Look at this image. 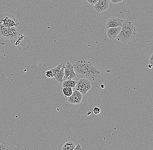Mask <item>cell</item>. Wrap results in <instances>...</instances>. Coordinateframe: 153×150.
<instances>
[{"label":"cell","mask_w":153,"mask_h":150,"mask_svg":"<svg viewBox=\"0 0 153 150\" xmlns=\"http://www.w3.org/2000/svg\"><path fill=\"white\" fill-rule=\"evenodd\" d=\"M74 70L78 75L92 82L100 77L101 74L95 63L86 60L76 61L74 64Z\"/></svg>","instance_id":"6da1fadb"},{"label":"cell","mask_w":153,"mask_h":150,"mask_svg":"<svg viewBox=\"0 0 153 150\" xmlns=\"http://www.w3.org/2000/svg\"><path fill=\"white\" fill-rule=\"evenodd\" d=\"M0 36L4 40H8L12 44L18 46L25 37L18 31L15 26L7 27L0 24Z\"/></svg>","instance_id":"7a4b0ae2"},{"label":"cell","mask_w":153,"mask_h":150,"mask_svg":"<svg viewBox=\"0 0 153 150\" xmlns=\"http://www.w3.org/2000/svg\"><path fill=\"white\" fill-rule=\"evenodd\" d=\"M136 35V29L133 23L128 20H124L121 29L117 36V40L120 42L127 43L134 38Z\"/></svg>","instance_id":"3957f363"},{"label":"cell","mask_w":153,"mask_h":150,"mask_svg":"<svg viewBox=\"0 0 153 150\" xmlns=\"http://www.w3.org/2000/svg\"><path fill=\"white\" fill-rule=\"evenodd\" d=\"M0 24L7 27L19 26V20L12 14L3 13L0 14Z\"/></svg>","instance_id":"277c9868"},{"label":"cell","mask_w":153,"mask_h":150,"mask_svg":"<svg viewBox=\"0 0 153 150\" xmlns=\"http://www.w3.org/2000/svg\"><path fill=\"white\" fill-rule=\"evenodd\" d=\"M76 90L79 91L82 95L86 94L92 88L91 81L85 78H81L76 82Z\"/></svg>","instance_id":"5b68a950"},{"label":"cell","mask_w":153,"mask_h":150,"mask_svg":"<svg viewBox=\"0 0 153 150\" xmlns=\"http://www.w3.org/2000/svg\"><path fill=\"white\" fill-rule=\"evenodd\" d=\"M77 76L74 72V64L67 62L64 68V77L65 79L72 80Z\"/></svg>","instance_id":"8992f818"},{"label":"cell","mask_w":153,"mask_h":150,"mask_svg":"<svg viewBox=\"0 0 153 150\" xmlns=\"http://www.w3.org/2000/svg\"><path fill=\"white\" fill-rule=\"evenodd\" d=\"M83 95L81 92L75 90L71 96L68 97V102L73 104H79L82 101Z\"/></svg>","instance_id":"52a82bcc"},{"label":"cell","mask_w":153,"mask_h":150,"mask_svg":"<svg viewBox=\"0 0 153 150\" xmlns=\"http://www.w3.org/2000/svg\"><path fill=\"white\" fill-rule=\"evenodd\" d=\"M109 7V0H98L94 5V10L98 13L106 11Z\"/></svg>","instance_id":"ba28073f"},{"label":"cell","mask_w":153,"mask_h":150,"mask_svg":"<svg viewBox=\"0 0 153 150\" xmlns=\"http://www.w3.org/2000/svg\"><path fill=\"white\" fill-rule=\"evenodd\" d=\"M123 20L115 17H111L107 20L105 24L107 29L111 27H116L122 26Z\"/></svg>","instance_id":"9c48e42d"},{"label":"cell","mask_w":153,"mask_h":150,"mask_svg":"<svg viewBox=\"0 0 153 150\" xmlns=\"http://www.w3.org/2000/svg\"><path fill=\"white\" fill-rule=\"evenodd\" d=\"M121 29V26L108 28L106 32L107 37L112 40L117 38Z\"/></svg>","instance_id":"30bf717a"},{"label":"cell","mask_w":153,"mask_h":150,"mask_svg":"<svg viewBox=\"0 0 153 150\" xmlns=\"http://www.w3.org/2000/svg\"><path fill=\"white\" fill-rule=\"evenodd\" d=\"M65 64H64L62 68L60 69L59 72L57 73L56 75L54 77V79L58 82L62 83L63 81V78L64 77V68H65Z\"/></svg>","instance_id":"8fae6325"},{"label":"cell","mask_w":153,"mask_h":150,"mask_svg":"<svg viewBox=\"0 0 153 150\" xmlns=\"http://www.w3.org/2000/svg\"><path fill=\"white\" fill-rule=\"evenodd\" d=\"M62 83V87H71L74 88L76 86V81L72 80H66L65 81H63Z\"/></svg>","instance_id":"7c38bea8"},{"label":"cell","mask_w":153,"mask_h":150,"mask_svg":"<svg viewBox=\"0 0 153 150\" xmlns=\"http://www.w3.org/2000/svg\"><path fill=\"white\" fill-rule=\"evenodd\" d=\"M75 145L73 141H68L66 142L62 148V150H74Z\"/></svg>","instance_id":"4fadbf2b"},{"label":"cell","mask_w":153,"mask_h":150,"mask_svg":"<svg viewBox=\"0 0 153 150\" xmlns=\"http://www.w3.org/2000/svg\"><path fill=\"white\" fill-rule=\"evenodd\" d=\"M62 92L65 96V97L71 96L72 94L73 91V88L71 87H65L62 88Z\"/></svg>","instance_id":"5bb4252c"},{"label":"cell","mask_w":153,"mask_h":150,"mask_svg":"<svg viewBox=\"0 0 153 150\" xmlns=\"http://www.w3.org/2000/svg\"><path fill=\"white\" fill-rule=\"evenodd\" d=\"M64 64V63H62L61 64H58L57 67H55V68H52V69H51V70L52 71L53 74V77H54L56 75H57V73H58V72H59L60 69L62 68V66H63V64Z\"/></svg>","instance_id":"9a60e30c"},{"label":"cell","mask_w":153,"mask_h":150,"mask_svg":"<svg viewBox=\"0 0 153 150\" xmlns=\"http://www.w3.org/2000/svg\"><path fill=\"white\" fill-rule=\"evenodd\" d=\"M8 147L9 146L5 142L0 139V150H8Z\"/></svg>","instance_id":"2e32d148"},{"label":"cell","mask_w":153,"mask_h":150,"mask_svg":"<svg viewBox=\"0 0 153 150\" xmlns=\"http://www.w3.org/2000/svg\"><path fill=\"white\" fill-rule=\"evenodd\" d=\"M45 75L48 78H51L53 77V74L52 71L51 70H49L45 72Z\"/></svg>","instance_id":"e0dca14e"},{"label":"cell","mask_w":153,"mask_h":150,"mask_svg":"<svg viewBox=\"0 0 153 150\" xmlns=\"http://www.w3.org/2000/svg\"><path fill=\"white\" fill-rule=\"evenodd\" d=\"M100 111H101V110L99 107H94V108L93 110V112L94 113L95 115H98L100 113Z\"/></svg>","instance_id":"ac0fdd59"},{"label":"cell","mask_w":153,"mask_h":150,"mask_svg":"<svg viewBox=\"0 0 153 150\" xmlns=\"http://www.w3.org/2000/svg\"><path fill=\"white\" fill-rule=\"evenodd\" d=\"M98 0H86L87 2L91 5H95V4L97 2Z\"/></svg>","instance_id":"d6986e66"},{"label":"cell","mask_w":153,"mask_h":150,"mask_svg":"<svg viewBox=\"0 0 153 150\" xmlns=\"http://www.w3.org/2000/svg\"><path fill=\"white\" fill-rule=\"evenodd\" d=\"M4 44V39L2 38L0 36V50L1 49L2 47L3 46Z\"/></svg>","instance_id":"ffe728a7"},{"label":"cell","mask_w":153,"mask_h":150,"mask_svg":"<svg viewBox=\"0 0 153 150\" xmlns=\"http://www.w3.org/2000/svg\"><path fill=\"white\" fill-rule=\"evenodd\" d=\"M153 54H152L149 57V64L153 65Z\"/></svg>","instance_id":"44dd1931"},{"label":"cell","mask_w":153,"mask_h":150,"mask_svg":"<svg viewBox=\"0 0 153 150\" xmlns=\"http://www.w3.org/2000/svg\"><path fill=\"white\" fill-rule=\"evenodd\" d=\"M124 0H111V2L113 4H117L121 2Z\"/></svg>","instance_id":"7402d4cb"},{"label":"cell","mask_w":153,"mask_h":150,"mask_svg":"<svg viewBox=\"0 0 153 150\" xmlns=\"http://www.w3.org/2000/svg\"><path fill=\"white\" fill-rule=\"evenodd\" d=\"M82 149L81 145L80 144H78L76 146H75V148H74V150H81Z\"/></svg>","instance_id":"603a6c76"},{"label":"cell","mask_w":153,"mask_h":150,"mask_svg":"<svg viewBox=\"0 0 153 150\" xmlns=\"http://www.w3.org/2000/svg\"><path fill=\"white\" fill-rule=\"evenodd\" d=\"M100 87H101V88H102V89H104L105 87V85L103 84H101V85H100Z\"/></svg>","instance_id":"cb8c5ba5"},{"label":"cell","mask_w":153,"mask_h":150,"mask_svg":"<svg viewBox=\"0 0 153 150\" xmlns=\"http://www.w3.org/2000/svg\"><path fill=\"white\" fill-rule=\"evenodd\" d=\"M148 68H152V67H153V65H152V64H148Z\"/></svg>","instance_id":"d4e9b609"},{"label":"cell","mask_w":153,"mask_h":150,"mask_svg":"<svg viewBox=\"0 0 153 150\" xmlns=\"http://www.w3.org/2000/svg\"><path fill=\"white\" fill-rule=\"evenodd\" d=\"M91 114V111H88V113H87V115L89 116Z\"/></svg>","instance_id":"484cf974"}]
</instances>
